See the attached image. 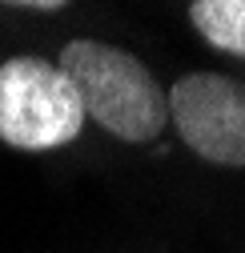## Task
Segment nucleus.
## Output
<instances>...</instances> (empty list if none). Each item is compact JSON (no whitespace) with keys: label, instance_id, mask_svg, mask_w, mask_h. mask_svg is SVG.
<instances>
[{"label":"nucleus","instance_id":"f257e3e1","mask_svg":"<svg viewBox=\"0 0 245 253\" xmlns=\"http://www.w3.org/2000/svg\"><path fill=\"white\" fill-rule=\"evenodd\" d=\"M56 69L73 81L84 117H93L113 137L145 145L165 129L169 97L133 52L105 41H69Z\"/></svg>","mask_w":245,"mask_h":253},{"label":"nucleus","instance_id":"f03ea898","mask_svg":"<svg viewBox=\"0 0 245 253\" xmlns=\"http://www.w3.org/2000/svg\"><path fill=\"white\" fill-rule=\"evenodd\" d=\"M84 105L73 81L44 56H8L0 65V141L12 149H60L77 141Z\"/></svg>","mask_w":245,"mask_h":253},{"label":"nucleus","instance_id":"7ed1b4c3","mask_svg":"<svg viewBox=\"0 0 245 253\" xmlns=\"http://www.w3.org/2000/svg\"><path fill=\"white\" fill-rule=\"evenodd\" d=\"M181 141L213 165H245V84L221 73H185L169 88Z\"/></svg>","mask_w":245,"mask_h":253},{"label":"nucleus","instance_id":"20e7f679","mask_svg":"<svg viewBox=\"0 0 245 253\" xmlns=\"http://www.w3.org/2000/svg\"><path fill=\"white\" fill-rule=\"evenodd\" d=\"M189 20L213 48L245 56V0H197Z\"/></svg>","mask_w":245,"mask_h":253},{"label":"nucleus","instance_id":"39448f33","mask_svg":"<svg viewBox=\"0 0 245 253\" xmlns=\"http://www.w3.org/2000/svg\"><path fill=\"white\" fill-rule=\"evenodd\" d=\"M20 8H33V12H56V8H65L60 0H20Z\"/></svg>","mask_w":245,"mask_h":253}]
</instances>
